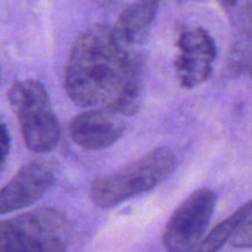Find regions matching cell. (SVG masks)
<instances>
[{"label":"cell","mask_w":252,"mask_h":252,"mask_svg":"<svg viewBox=\"0 0 252 252\" xmlns=\"http://www.w3.org/2000/svg\"><path fill=\"white\" fill-rule=\"evenodd\" d=\"M175 165L176 157L171 150H152L133 164L94 180L90 185L91 201L100 208L118 206L155 189L171 175Z\"/></svg>","instance_id":"obj_2"},{"label":"cell","mask_w":252,"mask_h":252,"mask_svg":"<svg viewBox=\"0 0 252 252\" xmlns=\"http://www.w3.org/2000/svg\"><path fill=\"white\" fill-rule=\"evenodd\" d=\"M125 130L126 123L121 116L105 108H89L75 116L68 125L70 139L88 150L111 147Z\"/></svg>","instance_id":"obj_8"},{"label":"cell","mask_w":252,"mask_h":252,"mask_svg":"<svg viewBox=\"0 0 252 252\" xmlns=\"http://www.w3.org/2000/svg\"><path fill=\"white\" fill-rule=\"evenodd\" d=\"M217 193L209 189L192 192L172 213L162 243L167 252H189L203 239L216 209Z\"/></svg>","instance_id":"obj_5"},{"label":"cell","mask_w":252,"mask_h":252,"mask_svg":"<svg viewBox=\"0 0 252 252\" xmlns=\"http://www.w3.org/2000/svg\"><path fill=\"white\" fill-rule=\"evenodd\" d=\"M144 64L115 26L98 24L74 41L64 68V88L75 105L133 115L142 100Z\"/></svg>","instance_id":"obj_1"},{"label":"cell","mask_w":252,"mask_h":252,"mask_svg":"<svg viewBox=\"0 0 252 252\" xmlns=\"http://www.w3.org/2000/svg\"><path fill=\"white\" fill-rule=\"evenodd\" d=\"M70 223L56 208L0 219V252H65Z\"/></svg>","instance_id":"obj_3"},{"label":"cell","mask_w":252,"mask_h":252,"mask_svg":"<svg viewBox=\"0 0 252 252\" xmlns=\"http://www.w3.org/2000/svg\"><path fill=\"white\" fill-rule=\"evenodd\" d=\"M10 153V134L4 120L0 116V175L2 174L6 165Z\"/></svg>","instance_id":"obj_13"},{"label":"cell","mask_w":252,"mask_h":252,"mask_svg":"<svg viewBox=\"0 0 252 252\" xmlns=\"http://www.w3.org/2000/svg\"><path fill=\"white\" fill-rule=\"evenodd\" d=\"M25 144L36 154H47L61 140V127L43 84L25 79L12 84L7 93Z\"/></svg>","instance_id":"obj_4"},{"label":"cell","mask_w":252,"mask_h":252,"mask_svg":"<svg viewBox=\"0 0 252 252\" xmlns=\"http://www.w3.org/2000/svg\"><path fill=\"white\" fill-rule=\"evenodd\" d=\"M229 241L230 245L236 249L252 248V208L239 224Z\"/></svg>","instance_id":"obj_12"},{"label":"cell","mask_w":252,"mask_h":252,"mask_svg":"<svg viewBox=\"0 0 252 252\" xmlns=\"http://www.w3.org/2000/svg\"><path fill=\"white\" fill-rule=\"evenodd\" d=\"M176 73L184 88L199 85L211 76L217 56L216 43L202 27L186 30L180 34Z\"/></svg>","instance_id":"obj_7"},{"label":"cell","mask_w":252,"mask_h":252,"mask_svg":"<svg viewBox=\"0 0 252 252\" xmlns=\"http://www.w3.org/2000/svg\"><path fill=\"white\" fill-rule=\"evenodd\" d=\"M230 69L236 74H246L252 79V7L245 10L240 37L230 54Z\"/></svg>","instance_id":"obj_11"},{"label":"cell","mask_w":252,"mask_h":252,"mask_svg":"<svg viewBox=\"0 0 252 252\" xmlns=\"http://www.w3.org/2000/svg\"><path fill=\"white\" fill-rule=\"evenodd\" d=\"M251 208L252 199L250 202H248V203L244 204L243 207H240L235 213L231 214V216L229 217V218H226L225 220L220 221L208 235H206V238H203L199 241V244L193 249V250H191L189 252H218L219 249H220L226 241L230 240L234 231L236 230L239 224H240L241 220L245 218L246 214L250 212Z\"/></svg>","instance_id":"obj_10"},{"label":"cell","mask_w":252,"mask_h":252,"mask_svg":"<svg viewBox=\"0 0 252 252\" xmlns=\"http://www.w3.org/2000/svg\"><path fill=\"white\" fill-rule=\"evenodd\" d=\"M220 1L225 7H234L236 2H238V0H220Z\"/></svg>","instance_id":"obj_14"},{"label":"cell","mask_w":252,"mask_h":252,"mask_svg":"<svg viewBox=\"0 0 252 252\" xmlns=\"http://www.w3.org/2000/svg\"><path fill=\"white\" fill-rule=\"evenodd\" d=\"M56 172L48 160L34 159L25 164L0 189V216L14 213L38 202L54 185Z\"/></svg>","instance_id":"obj_6"},{"label":"cell","mask_w":252,"mask_h":252,"mask_svg":"<svg viewBox=\"0 0 252 252\" xmlns=\"http://www.w3.org/2000/svg\"><path fill=\"white\" fill-rule=\"evenodd\" d=\"M0 79H1V71H0Z\"/></svg>","instance_id":"obj_15"},{"label":"cell","mask_w":252,"mask_h":252,"mask_svg":"<svg viewBox=\"0 0 252 252\" xmlns=\"http://www.w3.org/2000/svg\"><path fill=\"white\" fill-rule=\"evenodd\" d=\"M159 7V0H138L118 17L116 30L128 44L140 43L148 36Z\"/></svg>","instance_id":"obj_9"}]
</instances>
